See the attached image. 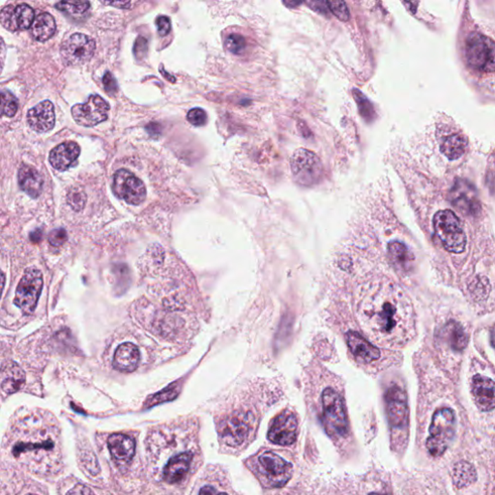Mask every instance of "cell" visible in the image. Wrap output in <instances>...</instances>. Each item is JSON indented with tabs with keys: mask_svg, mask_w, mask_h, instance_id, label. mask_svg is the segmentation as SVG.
Returning a JSON list of instances; mask_svg holds the SVG:
<instances>
[{
	"mask_svg": "<svg viewBox=\"0 0 495 495\" xmlns=\"http://www.w3.org/2000/svg\"><path fill=\"white\" fill-rule=\"evenodd\" d=\"M362 316L374 333L395 338L411 321V307L397 286L380 285L364 301Z\"/></svg>",
	"mask_w": 495,
	"mask_h": 495,
	"instance_id": "obj_1",
	"label": "cell"
},
{
	"mask_svg": "<svg viewBox=\"0 0 495 495\" xmlns=\"http://www.w3.org/2000/svg\"><path fill=\"white\" fill-rule=\"evenodd\" d=\"M386 409L391 430V441L395 449H404L408 439L409 411L406 392L392 385L386 392Z\"/></svg>",
	"mask_w": 495,
	"mask_h": 495,
	"instance_id": "obj_2",
	"label": "cell"
},
{
	"mask_svg": "<svg viewBox=\"0 0 495 495\" xmlns=\"http://www.w3.org/2000/svg\"><path fill=\"white\" fill-rule=\"evenodd\" d=\"M323 425L329 437L338 439L349 432L347 411L342 395L333 388H326L321 395Z\"/></svg>",
	"mask_w": 495,
	"mask_h": 495,
	"instance_id": "obj_3",
	"label": "cell"
},
{
	"mask_svg": "<svg viewBox=\"0 0 495 495\" xmlns=\"http://www.w3.org/2000/svg\"><path fill=\"white\" fill-rule=\"evenodd\" d=\"M427 443L428 453L433 457H441L447 451L456 433V416L448 407L438 409L433 414Z\"/></svg>",
	"mask_w": 495,
	"mask_h": 495,
	"instance_id": "obj_4",
	"label": "cell"
},
{
	"mask_svg": "<svg viewBox=\"0 0 495 495\" xmlns=\"http://www.w3.org/2000/svg\"><path fill=\"white\" fill-rule=\"evenodd\" d=\"M435 234L448 252L461 253L465 251L468 238L461 221L453 211H438L433 217Z\"/></svg>",
	"mask_w": 495,
	"mask_h": 495,
	"instance_id": "obj_5",
	"label": "cell"
},
{
	"mask_svg": "<svg viewBox=\"0 0 495 495\" xmlns=\"http://www.w3.org/2000/svg\"><path fill=\"white\" fill-rule=\"evenodd\" d=\"M465 58L470 67L481 72L494 73L495 68L494 42L490 38L473 32L465 42Z\"/></svg>",
	"mask_w": 495,
	"mask_h": 495,
	"instance_id": "obj_6",
	"label": "cell"
},
{
	"mask_svg": "<svg viewBox=\"0 0 495 495\" xmlns=\"http://www.w3.org/2000/svg\"><path fill=\"white\" fill-rule=\"evenodd\" d=\"M291 172L298 184L312 186L321 181L323 175V165L316 153L305 148H299L290 158Z\"/></svg>",
	"mask_w": 495,
	"mask_h": 495,
	"instance_id": "obj_7",
	"label": "cell"
},
{
	"mask_svg": "<svg viewBox=\"0 0 495 495\" xmlns=\"http://www.w3.org/2000/svg\"><path fill=\"white\" fill-rule=\"evenodd\" d=\"M257 471L266 487H281L292 477L293 466L278 454L266 452L258 457Z\"/></svg>",
	"mask_w": 495,
	"mask_h": 495,
	"instance_id": "obj_8",
	"label": "cell"
},
{
	"mask_svg": "<svg viewBox=\"0 0 495 495\" xmlns=\"http://www.w3.org/2000/svg\"><path fill=\"white\" fill-rule=\"evenodd\" d=\"M43 290V276L37 269H28L16 290L15 305L25 314H32L37 307Z\"/></svg>",
	"mask_w": 495,
	"mask_h": 495,
	"instance_id": "obj_9",
	"label": "cell"
},
{
	"mask_svg": "<svg viewBox=\"0 0 495 495\" xmlns=\"http://www.w3.org/2000/svg\"><path fill=\"white\" fill-rule=\"evenodd\" d=\"M113 190L115 196L131 205H139L146 200L143 182L127 170H119L113 176Z\"/></svg>",
	"mask_w": 495,
	"mask_h": 495,
	"instance_id": "obj_10",
	"label": "cell"
},
{
	"mask_svg": "<svg viewBox=\"0 0 495 495\" xmlns=\"http://www.w3.org/2000/svg\"><path fill=\"white\" fill-rule=\"evenodd\" d=\"M95 49V41L91 37L75 33L61 45V58L67 65H80L91 59Z\"/></svg>",
	"mask_w": 495,
	"mask_h": 495,
	"instance_id": "obj_11",
	"label": "cell"
},
{
	"mask_svg": "<svg viewBox=\"0 0 495 495\" xmlns=\"http://www.w3.org/2000/svg\"><path fill=\"white\" fill-rule=\"evenodd\" d=\"M110 105L102 97L91 95L85 104L73 106V118L84 127H93L108 119Z\"/></svg>",
	"mask_w": 495,
	"mask_h": 495,
	"instance_id": "obj_12",
	"label": "cell"
},
{
	"mask_svg": "<svg viewBox=\"0 0 495 495\" xmlns=\"http://www.w3.org/2000/svg\"><path fill=\"white\" fill-rule=\"evenodd\" d=\"M452 205L466 216H477L480 213L481 203L477 190L470 182L457 179L449 194Z\"/></svg>",
	"mask_w": 495,
	"mask_h": 495,
	"instance_id": "obj_13",
	"label": "cell"
},
{
	"mask_svg": "<svg viewBox=\"0 0 495 495\" xmlns=\"http://www.w3.org/2000/svg\"><path fill=\"white\" fill-rule=\"evenodd\" d=\"M252 430V418L247 413H235L220 425V435L231 447L242 444Z\"/></svg>",
	"mask_w": 495,
	"mask_h": 495,
	"instance_id": "obj_14",
	"label": "cell"
},
{
	"mask_svg": "<svg viewBox=\"0 0 495 495\" xmlns=\"http://www.w3.org/2000/svg\"><path fill=\"white\" fill-rule=\"evenodd\" d=\"M297 435V418L292 412L286 411L279 414L272 422L268 439L274 444L288 446L296 441Z\"/></svg>",
	"mask_w": 495,
	"mask_h": 495,
	"instance_id": "obj_15",
	"label": "cell"
},
{
	"mask_svg": "<svg viewBox=\"0 0 495 495\" xmlns=\"http://www.w3.org/2000/svg\"><path fill=\"white\" fill-rule=\"evenodd\" d=\"M34 16V10L27 4L9 5L0 12V23L10 32L27 30L32 27Z\"/></svg>",
	"mask_w": 495,
	"mask_h": 495,
	"instance_id": "obj_16",
	"label": "cell"
},
{
	"mask_svg": "<svg viewBox=\"0 0 495 495\" xmlns=\"http://www.w3.org/2000/svg\"><path fill=\"white\" fill-rule=\"evenodd\" d=\"M27 122L32 130L38 133L51 131L56 123L53 103L44 101L38 104L27 113Z\"/></svg>",
	"mask_w": 495,
	"mask_h": 495,
	"instance_id": "obj_17",
	"label": "cell"
},
{
	"mask_svg": "<svg viewBox=\"0 0 495 495\" xmlns=\"http://www.w3.org/2000/svg\"><path fill=\"white\" fill-rule=\"evenodd\" d=\"M472 393L476 404L481 411H494V382L492 378L484 376H475L472 380Z\"/></svg>",
	"mask_w": 495,
	"mask_h": 495,
	"instance_id": "obj_18",
	"label": "cell"
},
{
	"mask_svg": "<svg viewBox=\"0 0 495 495\" xmlns=\"http://www.w3.org/2000/svg\"><path fill=\"white\" fill-rule=\"evenodd\" d=\"M80 154L79 144L75 141H66L59 144L49 154V162L54 169L65 172L78 160Z\"/></svg>",
	"mask_w": 495,
	"mask_h": 495,
	"instance_id": "obj_19",
	"label": "cell"
},
{
	"mask_svg": "<svg viewBox=\"0 0 495 495\" xmlns=\"http://www.w3.org/2000/svg\"><path fill=\"white\" fill-rule=\"evenodd\" d=\"M141 361V352L136 345L125 343L116 348L113 356V368L122 373H132L136 371Z\"/></svg>",
	"mask_w": 495,
	"mask_h": 495,
	"instance_id": "obj_20",
	"label": "cell"
},
{
	"mask_svg": "<svg viewBox=\"0 0 495 495\" xmlns=\"http://www.w3.org/2000/svg\"><path fill=\"white\" fill-rule=\"evenodd\" d=\"M347 341L350 352L357 359L361 360L364 363H371L380 357V352L378 347L369 343L358 332L348 331Z\"/></svg>",
	"mask_w": 495,
	"mask_h": 495,
	"instance_id": "obj_21",
	"label": "cell"
},
{
	"mask_svg": "<svg viewBox=\"0 0 495 495\" xmlns=\"http://www.w3.org/2000/svg\"><path fill=\"white\" fill-rule=\"evenodd\" d=\"M193 454L186 452L172 457L163 469V479L169 484H176L188 473Z\"/></svg>",
	"mask_w": 495,
	"mask_h": 495,
	"instance_id": "obj_22",
	"label": "cell"
},
{
	"mask_svg": "<svg viewBox=\"0 0 495 495\" xmlns=\"http://www.w3.org/2000/svg\"><path fill=\"white\" fill-rule=\"evenodd\" d=\"M108 446L111 454L117 461H131L136 451V444L133 438L122 433L111 435L108 439Z\"/></svg>",
	"mask_w": 495,
	"mask_h": 495,
	"instance_id": "obj_23",
	"label": "cell"
},
{
	"mask_svg": "<svg viewBox=\"0 0 495 495\" xmlns=\"http://www.w3.org/2000/svg\"><path fill=\"white\" fill-rule=\"evenodd\" d=\"M43 179L39 172L30 165H23L19 170V185L21 190L33 198L41 195L43 190Z\"/></svg>",
	"mask_w": 495,
	"mask_h": 495,
	"instance_id": "obj_24",
	"label": "cell"
},
{
	"mask_svg": "<svg viewBox=\"0 0 495 495\" xmlns=\"http://www.w3.org/2000/svg\"><path fill=\"white\" fill-rule=\"evenodd\" d=\"M468 146V137L461 133H453L442 137L440 141V150L445 157L454 161L463 157Z\"/></svg>",
	"mask_w": 495,
	"mask_h": 495,
	"instance_id": "obj_25",
	"label": "cell"
},
{
	"mask_svg": "<svg viewBox=\"0 0 495 495\" xmlns=\"http://www.w3.org/2000/svg\"><path fill=\"white\" fill-rule=\"evenodd\" d=\"M388 255L395 267L400 271L408 272L414 262V255L406 244L399 240L392 241L388 245Z\"/></svg>",
	"mask_w": 495,
	"mask_h": 495,
	"instance_id": "obj_26",
	"label": "cell"
},
{
	"mask_svg": "<svg viewBox=\"0 0 495 495\" xmlns=\"http://www.w3.org/2000/svg\"><path fill=\"white\" fill-rule=\"evenodd\" d=\"M3 371L6 376L1 387L7 394H13L25 384V371L20 368L18 364L9 362L5 366H3Z\"/></svg>",
	"mask_w": 495,
	"mask_h": 495,
	"instance_id": "obj_27",
	"label": "cell"
},
{
	"mask_svg": "<svg viewBox=\"0 0 495 495\" xmlns=\"http://www.w3.org/2000/svg\"><path fill=\"white\" fill-rule=\"evenodd\" d=\"M56 30V21L53 16L49 13H42L33 21L32 34L37 41L45 42L54 36Z\"/></svg>",
	"mask_w": 495,
	"mask_h": 495,
	"instance_id": "obj_28",
	"label": "cell"
},
{
	"mask_svg": "<svg viewBox=\"0 0 495 495\" xmlns=\"http://www.w3.org/2000/svg\"><path fill=\"white\" fill-rule=\"evenodd\" d=\"M477 479V473L474 466L468 461H459L454 465L453 470L454 484L459 489L474 483Z\"/></svg>",
	"mask_w": 495,
	"mask_h": 495,
	"instance_id": "obj_29",
	"label": "cell"
},
{
	"mask_svg": "<svg viewBox=\"0 0 495 495\" xmlns=\"http://www.w3.org/2000/svg\"><path fill=\"white\" fill-rule=\"evenodd\" d=\"M445 337L449 345L456 352H461L468 345V335L464 332L463 326L457 322L451 321L444 328Z\"/></svg>",
	"mask_w": 495,
	"mask_h": 495,
	"instance_id": "obj_30",
	"label": "cell"
},
{
	"mask_svg": "<svg viewBox=\"0 0 495 495\" xmlns=\"http://www.w3.org/2000/svg\"><path fill=\"white\" fill-rule=\"evenodd\" d=\"M179 394V387L176 383H175V384L169 386V387L161 391V392L157 393V394L149 397L148 400L146 402V408H149V407L155 406L156 404L170 402V400H174Z\"/></svg>",
	"mask_w": 495,
	"mask_h": 495,
	"instance_id": "obj_31",
	"label": "cell"
},
{
	"mask_svg": "<svg viewBox=\"0 0 495 495\" xmlns=\"http://www.w3.org/2000/svg\"><path fill=\"white\" fill-rule=\"evenodd\" d=\"M18 100L11 92L2 90L0 91V117L8 116L13 117L18 111Z\"/></svg>",
	"mask_w": 495,
	"mask_h": 495,
	"instance_id": "obj_32",
	"label": "cell"
},
{
	"mask_svg": "<svg viewBox=\"0 0 495 495\" xmlns=\"http://www.w3.org/2000/svg\"><path fill=\"white\" fill-rule=\"evenodd\" d=\"M353 96H354L355 100L358 104L359 111L361 113L362 116L367 120V122H371L376 115H374L373 106L371 105V102L367 97L362 94L359 90H353Z\"/></svg>",
	"mask_w": 495,
	"mask_h": 495,
	"instance_id": "obj_33",
	"label": "cell"
},
{
	"mask_svg": "<svg viewBox=\"0 0 495 495\" xmlns=\"http://www.w3.org/2000/svg\"><path fill=\"white\" fill-rule=\"evenodd\" d=\"M90 6L87 1H61L56 4L58 10L67 12L72 15H82L89 10Z\"/></svg>",
	"mask_w": 495,
	"mask_h": 495,
	"instance_id": "obj_34",
	"label": "cell"
},
{
	"mask_svg": "<svg viewBox=\"0 0 495 495\" xmlns=\"http://www.w3.org/2000/svg\"><path fill=\"white\" fill-rule=\"evenodd\" d=\"M247 46L245 37L240 34H231L226 40V47L231 53L234 54H241L243 53Z\"/></svg>",
	"mask_w": 495,
	"mask_h": 495,
	"instance_id": "obj_35",
	"label": "cell"
},
{
	"mask_svg": "<svg viewBox=\"0 0 495 495\" xmlns=\"http://www.w3.org/2000/svg\"><path fill=\"white\" fill-rule=\"evenodd\" d=\"M327 5H328L329 11L332 12L338 20L342 21H348L349 20V10H348V7L345 1L331 0V1H327Z\"/></svg>",
	"mask_w": 495,
	"mask_h": 495,
	"instance_id": "obj_36",
	"label": "cell"
},
{
	"mask_svg": "<svg viewBox=\"0 0 495 495\" xmlns=\"http://www.w3.org/2000/svg\"><path fill=\"white\" fill-rule=\"evenodd\" d=\"M67 200L69 205H71L73 209L75 211H80L84 207L87 196H85V194L80 190V188H73L69 191Z\"/></svg>",
	"mask_w": 495,
	"mask_h": 495,
	"instance_id": "obj_37",
	"label": "cell"
},
{
	"mask_svg": "<svg viewBox=\"0 0 495 495\" xmlns=\"http://www.w3.org/2000/svg\"><path fill=\"white\" fill-rule=\"evenodd\" d=\"M187 119L194 126L200 127L205 124L207 116H206V113L203 108H195L189 111L188 115H187Z\"/></svg>",
	"mask_w": 495,
	"mask_h": 495,
	"instance_id": "obj_38",
	"label": "cell"
},
{
	"mask_svg": "<svg viewBox=\"0 0 495 495\" xmlns=\"http://www.w3.org/2000/svg\"><path fill=\"white\" fill-rule=\"evenodd\" d=\"M67 231L64 229H54L49 235V242L54 247H60L67 241Z\"/></svg>",
	"mask_w": 495,
	"mask_h": 495,
	"instance_id": "obj_39",
	"label": "cell"
},
{
	"mask_svg": "<svg viewBox=\"0 0 495 495\" xmlns=\"http://www.w3.org/2000/svg\"><path fill=\"white\" fill-rule=\"evenodd\" d=\"M156 25H157L158 34L160 36H167L172 30L170 20L168 16H161L156 20Z\"/></svg>",
	"mask_w": 495,
	"mask_h": 495,
	"instance_id": "obj_40",
	"label": "cell"
},
{
	"mask_svg": "<svg viewBox=\"0 0 495 495\" xmlns=\"http://www.w3.org/2000/svg\"><path fill=\"white\" fill-rule=\"evenodd\" d=\"M103 84L106 92L110 94L116 93L117 91V84L113 76L110 72L106 73L103 78Z\"/></svg>",
	"mask_w": 495,
	"mask_h": 495,
	"instance_id": "obj_41",
	"label": "cell"
},
{
	"mask_svg": "<svg viewBox=\"0 0 495 495\" xmlns=\"http://www.w3.org/2000/svg\"><path fill=\"white\" fill-rule=\"evenodd\" d=\"M305 4L319 13L326 14V15L329 13L328 5L325 1H307L305 2Z\"/></svg>",
	"mask_w": 495,
	"mask_h": 495,
	"instance_id": "obj_42",
	"label": "cell"
},
{
	"mask_svg": "<svg viewBox=\"0 0 495 495\" xmlns=\"http://www.w3.org/2000/svg\"><path fill=\"white\" fill-rule=\"evenodd\" d=\"M66 495H95L90 487L79 484L71 489Z\"/></svg>",
	"mask_w": 495,
	"mask_h": 495,
	"instance_id": "obj_43",
	"label": "cell"
},
{
	"mask_svg": "<svg viewBox=\"0 0 495 495\" xmlns=\"http://www.w3.org/2000/svg\"><path fill=\"white\" fill-rule=\"evenodd\" d=\"M6 58V45L4 43L3 39L0 38V74H1L2 70H3L4 62H5Z\"/></svg>",
	"mask_w": 495,
	"mask_h": 495,
	"instance_id": "obj_44",
	"label": "cell"
},
{
	"mask_svg": "<svg viewBox=\"0 0 495 495\" xmlns=\"http://www.w3.org/2000/svg\"><path fill=\"white\" fill-rule=\"evenodd\" d=\"M198 495H229L226 492H220L219 490L215 489V487H211V485H205L203 489L200 490V494Z\"/></svg>",
	"mask_w": 495,
	"mask_h": 495,
	"instance_id": "obj_45",
	"label": "cell"
},
{
	"mask_svg": "<svg viewBox=\"0 0 495 495\" xmlns=\"http://www.w3.org/2000/svg\"><path fill=\"white\" fill-rule=\"evenodd\" d=\"M42 238L43 234L40 229L30 233V241H32L33 243H39L42 240Z\"/></svg>",
	"mask_w": 495,
	"mask_h": 495,
	"instance_id": "obj_46",
	"label": "cell"
},
{
	"mask_svg": "<svg viewBox=\"0 0 495 495\" xmlns=\"http://www.w3.org/2000/svg\"><path fill=\"white\" fill-rule=\"evenodd\" d=\"M5 275L0 270V297H1L2 290H3L4 286H5Z\"/></svg>",
	"mask_w": 495,
	"mask_h": 495,
	"instance_id": "obj_47",
	"label": "cell"
},
{
	"mask_svg": "<svg viewBox=\"0 0 495 495\" xmlns=\"http://www.w3.org/2000/svg\"><path fill=\"white\" fill-rule=\"evenodd\" d=\"M108 4H111V5H113V6H116V5L122 6V5H124V6L126 7V8H127V7H129V5H130V2H111V3H108Z\"/></svg>",
	"mask_w": 495,
	"mask_h": 495,
	"instance_id": "obj_48",
	"label": "cell"
},
{
	"mask_svg": "<svg viewBox=\"0 0 495 495\" xmlns=\"http://www.w3.org/2000/svg\"><path fill=\"white\" fill-rule=\"evenodd\" d=\"M284 3H285L286 6H291V7L295 6H295L300 5L301 2H293V1L292 2H284Z\"/></svg>",
	"mask_w": 495,
	"mask_h": 495,
	"instance_id": "obj_49",
	"label": "cell"
},
{
	"mask_svg": "<svg viewBox=\"0 0 495 495\" xmlns=\"http://www.w3.org/2000/svg\"><path fill=\"white\" fill-rule=\"evenodd\" d=\"M369 495H385V494H376V492H373V494H369Z\"/></svg>",
	"mask_w": 495,
	"mask_h": 495,
	"instance_id": "obj_50",
	"label": "cell"
}]
</instances>
